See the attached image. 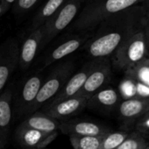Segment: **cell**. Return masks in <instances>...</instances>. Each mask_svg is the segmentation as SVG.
Wrapping results in <instances>:
<instances>
[{"label": "cell", "instance_id": "13", "mask_svg": "<svg viewBox=\"0 0 149 149\" xmlns=\"http://www.w3.org/2000/svg\"><path fill=\"white\" fill-rule=\"evenodd\" d=\"M91 37V36L87 32L82 35H73L70 38L63 40L47 54L43 62L42 68H46L51 64L59 61L68 55L73 54L74 52H76L83 45H85Z\"/></svg>", "mask_w": 149, "mask_h": 149}, {"label": "cell", "instance_id": "6", "mask_svg": "<svg viewBox=\"0 0 149 149\" xmlns=\"http://www.w3.org/2000/svg\"><path fill=\"white\" fill-rule=\"evenodd\" d=\"M19 45L16 39H7L0 46V93L19 66Z\"/></svg>", "mask_w": 149, "mask_h": 149}, {"label": "cell", "instance_id": "22", "mask_svg": "<svg viewBox=\"0 0 149 149\" xmlns=\"http://www.w3.org/2000/svg\"><path fill=\"white\" fill-rule=\"evenodd\" d=\"M128 135L129 132L125 131L110 132L104 136L98 149H115L125 139Z\"/></svg>", "mask_w": 149, "mask_h": 149}, {"label": "cell", "instance_id": "25", "mask_svg": "<svg viewBox=\"0 0 149 149\" xmlns=\"http://www.w3.org/2000/svg\"><path fill=\"white\" fill-rule=\"evenodd\" d=\"M145 4H146V19H145L144 31H145L146 42L149 47V0H146Z\"/></svg>", "mask_w": 149, "mask_h": 149}, {"label": "cell", "instance_id": "3", "mask_svg": "<svg viewBox=\"0 0 149 149\" xmlns=\"http://www.w3.org/2000/svg\"><path fill=\"white\" fill-rule=\"evenodd\" d=\"M146 13L137 22L130 34L112 54V61L115 67L129 70L147 59L149 47L144 31Z\"/></svg>", "mask_w": 149, "mask_h": 149}, {"label": "cell", "instance_id": "5", "mask_svg": "<svg viewBox=\"0 0 149 149\" xmlns=\"http://www.w3.org/2000/svg\"><path fill=\"white\" fill-rule=\"evenodd\" d=\"M84 2L85 0H68L56 13L45 22L42 26L43 38L40 49L47 46L69 26V24L77 18L81 6Z\"/></svg>", "mask_w": 149, "mask_h": 149}, {"label": "cell", "instance_id": "12", "mask_svg": "<svg viewBox=\"0 0 149 149\" xmlns=\"http://www.w3.org/2000/svg\"><path fill=\"white\" fill-rule=\"evenodd\" d=\"M59 131L68 136H103L111 132L107 126L78 118L61 121Z\"/></svg>", "mask_w": 149, "mask_h": 149}, {"label": "cell", "instance_id": "16", "mask_svg": "<svg viewBox=\"0 0 149 149\" xmlns=\"http://www.w3.org/2000/svg\"><path fill=\"white\" fill-rule=\"evenodd\" d=\"M42 38L43 33L41 26L31 31V33L19 47V67L20 69L26 70L32 65L39 50H40Z\"/></svg>", "mask_w": 149, "mask_h": 149}, {"label": "cell", "instance_id": "26", "mask_svg": "<svg viewBox=\"0 0 149 149\" xmlns=\"http://www.w3.org/2000/svg\"><path fill=\"white\" fill-rule=\"evenodd\" d=\"M16 1H17V0H2V2H3V5H4V7H5L6 12H7L8 9L10 8V6H11L12 5H13Z\"/></svg>", "mask_w": 149, "mask_h": 149}, {"label": "cell", "instance_id": "24", "mask_svg": "<svg viewBox=\"0 0 149 149\" xmlns=\"http://www.w3.org/2000/svg\"><path fill=\"white\" fill-rule=\"evenodd\" d=\"M15 12L19 14L27 13L39 2V0H17Z\"/></svg>", "mask_w": 149, "mask_h": 149}, {"label": "cell", "instance_id": "21", "mask_svg": "<svg viewBox=\"0 0 149 149\" xmlns=\"http://www.w3.org/2000/svg\"><path fill=\"white\" fill-rule=\"evenodd\" d=\"M149 146L147 139L137 132L129 133L125 139L115 149H145Z\"/></svg>", "mask_w": 149, "mask_h": 149}, {"label": "cell", "instance_id": "14", "mask_svg": "<svg viewBox=\"0 0 149 149\" xmlns=\"http://www.w3.org/2000/svg\"><path fill=\"white\" fill-rule=\"evenodd\" d=\"M13 87L6 89L0 94V149H4L10 135L13 118Z\"/></svg>", "mask_w": 149, "mask_h": 149}, {"label": "cell", "instance_id": "17", "mask_svg": "<svg viewBox=\"0 0 149 149\" xmlns=\"http://www.w3.org/2000/svg\"><path fill=\"white\" fill-rule=\"evenodd\" d=\"M121 100L122 97L117 90L103 88L88 99L86 108L95 111L109 112L115 110Z\"/></svg>", "mask_w": 149, "mask_h": 149}, {"label": "cell", "instance_id": "2", "mask_svg": "<svg viewBox=\"0 0 149 149\" xmlns=\"http://www.w3.org/2000/svg\"><path fill=\"white\" fill-rule=\"evenodd\" d=\"M146 0H87L72 30L90 32L107 18L142 4Z\"/></svg>", "mask_w": 149, "mask_h": 149}, {"label": "cell", "instance_id": "7", "mask_svg": "<svg viewBox=\"0 0 149 149\" xmlns=\"http://www.w3.org/2000/svg\"><path fill=\"white\" fill-rule=\"evenodd\" d=\"M111 67L109 58L97 59V63L77 96L89 99L91 96L102 90L110 81Z\"/></svg>", "mask_w": 149, "mask_h": 149}, {"label": "cell", "instance_id": "10", "mask_svg": "<svg viewBox=\"0 0 149 149\" xmlns=\"http://www.w3.org/2000/svg\"><path fill=\"white\" fill-rule=\"evenodd\" d=\"M59 135V132H41L19 125L15 131L17 142L26 149L46 148Z\"/></svg>", "mask_w": 149, "mask_h": 149}, {"label": "cell", "instance_id": "29", "mask_svg": "<svg viewBox=\"0 0 149 149\" xmlns=\"http://www.w3.org/2000/svg\"><path fill=\"white\" fill-rule=\"evenodd\" d=\"M40 149H47V148H40Z\"/></svg>", "mask_w": 149, "mask_h": 149}, {"label": "cell", "instance_id": "9", "mask_svg": "<svg viewBox=\"0 0 149 149\" xmlns=\"http://www.w3.org/2000/svg\"><path fill=\"white\" fill-rule=\"evenodd\" d=\"M96 63L97 59H92L88 62L84 63L77 72L72 74L70 78L66 83V84L64 85V87L61 89V91L47 104H54L60 101L77 96L84 85L90 73L94 68Z\"/></svg>", "mask_w": 149, "mask_h": 149}, {"label": "cell", "instance_id": "11", "mask_svg": "<svg viewBox=\"0 0 149 149\" xmlns=\"http://www.w3.org/2000/svg\"><path fill=\"white\" fill-rule=\"evenodd\" d=\"M44 79L45 78L39 73L31 76L25 81L16 100L15 112L18 116L21 117L27 115L29 109L39 93Z\"/></svg>", "mask_w": 149, "mask_h": 149}, {"label": "cell", "instance_id": "1", "mask_svg": "<svg viewBox=\"0 0 149 149\" xmlns=\"http://www.w3.org/2000/svg\"><path fill=\"white\" fill-rule=\"evenodd\" d=\"M145 13L144 1L102 21L97 33L85 43L87 54L92 59L109 58L120 47Z\"/></svg>", "mask_w": 149, "mask_h": 149}, {"label": "cell", "instance_id": "27", "mask_svg": "<svg viewBox=\"0 0 149 149\" xmlns=\"http://www.w3.org/2000/svg\"><path fill=\"white\" fill-rule=\"evenodd\" d=\"M5 13H6V10H5L3 2H2V0H0V16H1L2 14H4Z\"/></svg>", "mask_w": 149, "mask_h": 149}, {"label": "cell", "instance_id": "23", "mask_svg": "<svg viewBox=\"0 0 149 149\" xmlns=\"http://www.w3.org/2000/svg\"><path fill=\"white\" fill-rule=\"evenodd\" d=\"M136 131L146 139H149V113H146L137 120Z\"/></svg>", "mask_w": 149, "mask_h": 149}, {"label": "cell", "instance_id": "20", "mask_svg": "<svg viewBox=\"0 0 149 149\" xmlns=\"http://www.w3.org/2000/svg\"><path fill=\"white\" fill-rule=\"evenodd\" d=\"M104 136H69V141L74 149H98Z\"/></svg>", "mask_w": 149, "mask_h": 149}, {"label": "cell", "instance_id": "4", "mask_svg": "<svg viewBox=\"0 0 149 149\" xmlns=\"http://www.w3.org/2000/svg\"><path fill=\"white\" fill-rule=\"evenodd\" d=\"M74 63L70 60L56 66L49 76L44 79L39 93L29 109L27 115L34 113L39 109H41L47 104L61 91L68 80L74 74Z\"/></svg>", "mask_w": 149, "mask_h": 149}, {"label": "cell", "instance_id": "8", "mask_svg": "<svg viewBox=\"0 0 149 149\" xmlns=\"http://www.w3.org/2000/svg\"><path fill=\"white\" fill-rule=\"evenodd\" d=\"M87 101L86 97L74 96L54 104L45 105L41 110L43 113L61 122L79 114L86 108Z\"/></svg>", "mask_w": 149, "mask_h": 149}, {"label": "cell", "instance_id": "30", "mask_svg": "<svg viewBox=\"0 0 149 149\" xmlns=\"http://www.w3.org/2000/svg\"><path fill=\"white\" fill-rule=\"evenodd\" d=\"M1 93H2V92H1ZM1 93H0V94H1Z\"/></svg>", "mask_w": 149, "mask_h": 149}, {"label": "cell", "instance_id": "15", "mask_svg": "<svg viewBox=\"0 0 149 149\" xmlns=\"http://www.w3.org/2000/svg\"><path fill=\"white\" fill-rule=\"evenodd\" d=\"M117 108L119 118L123 121L133 122L149 113V97H136L121 100Z\"/></svg>", "mask_w": 149, "mask_h": 149}, {"label": "cell", "instance_id": "18", "mask_svg": "<svg viewBox=\"0 0 149 149\" xmlns=\"http://www.w3.org/2000/svg\"><path fill=\"white\" fill-rule=\"evenodd\" d=\"M20 125L27 128L50 132H59L61 121L49 117L42 111H35L34 113L28 115Z\"/></svg>", "mask_w": 149, "mask_h": 149}, {"label": "cell", "instance_id": "28", "mask_svg": "<svg viewBox=\"0 0 149 149\" xmlns=\"http://www.w3.org/2000/svg\"><path fill=\"white\" fill-rule=\"evenodd\" d=\"M145 149H149V146H147L146 148H145Z\"/></svg>", "mask_w": 149, "mask_h": 149}, {"label": "cell", "instance_id": "19", "mask_svg": "<svg viewBox=\"0 0 149 149\" xmlns=\"http://www.w3.org/2000/svg\"><path fill=\"white\" fill-rule=\"evenodd\" d=\"M67 1L68 0H47L44 6L34 16L31 26V31L41 27L47 19H49L63 6Z\"/></svg>", "mask_w": 149, "mask_h": 149}]
</instances>
